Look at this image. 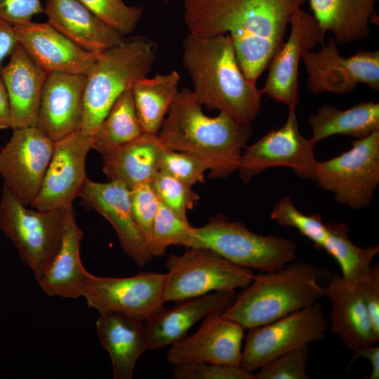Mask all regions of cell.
<instances>
[{"instance_id":"35","label":"cell","mask_w":379,"mask_h":379,"mask_svg":"<svg viewBox=\"0 0 379 379\" xmlns=\"http://www.w3.org/2000/svg\"><path fill=\"white\" fill-rule=\"evenodd\" d=\"M95 16L121 35L134 31L142 15L140 6H128L124 0H79Z\"/></svg>"},{"instance_id":"27","label":"cell","mask_w":379,"mask_h":379,"mask_svg":"<svg viewBox=\"0 0 379 379\" xmlns=\"http://www.w3.org/2000/svg\"><path fill=\"white\" fill-rule=\"evenodd\" d=\"M312 15L322 29L334 36L337 44L366 39L370 23L378 25V0H307Z\"/></svg>"},{"instance_id":"23","label":"cell","mask_w":379,"mask_h":379,"mask_svg":"<svg viewBox=\"0 0 379 379\" xmlns=\"http://www.w3.org/2000/svg\"><path fill=\"white\" fill-rule=\"evenodd\" d=\"M331 304V328L354 352L379 341L370 314L356 288L334 274L326 286Z\"/></svg>"},{"instance_id":"26","label":"cell","mask_w":379,"mask_h":379,"mask_svg":"<svg viewBox=\"0 0 379 379\" xmlns=\"http://www.w3.org/2000/svg\"><path fill=\"white\" fill-rule=\"evenodd\" d=\"M114 379H131L137 361L148 350L145 321L117 312H102L95 323Z\"/></svg>"},{"instance_id":"14","label":"cell","mask_w":379,"mask_h":379,"mask_svg":"<svg viewBox=\"0 0 379 379\" xmlns=\"http://www.w3.org/2000/svg\"><path fill=\"white\" fill-rule=\"evenodd\" d=\"M54 142L36 126L14 129L0 149V175L4 187L23 205L37 197L51 161Z\"/></svg>"},{"instance_id":"20","label":"cell","mask_w":379,"mask_h":379,"mask_svg":"<svg viewBox=\"0 0 379 379\" xmlns=\"http://www.w3.org/2000/svg\"><path fill=\"white\" fill-rule=\"evenodd\" d=\"M85 74H48L42 91L36 127L55 142L79 129Z\"/></svg>"},{"instance_id":"25","label":"cell","mask_w":379,"mask_h":379,"mask_svg":"<svg viewBox=\"0 0 379 379\" xmlns=\"http://www.w3.org/2000/svg\"><path fill=\"white\" fill-rule=\"evenodd\" d=\"M83 231L77 223L72 206L68 208L59 249L50 265L36 281L48 296L78 298L91 273L80 256Z\"/></svg>"},{"instance_id":"47","label":"cell","mask_w":379,"mask_h":379,"mask_svg":"<svg viewBox=\"0 0 379 379\" xmlns=\"http://www.w3.org/2000/svg\"><path fill=\"white\" fill-rule=\"evenodd\" d=\"M0 149H1V147H0Z\"/></svg>"},{"instance_id":"16","label":"cell","mask_w":379,"mask_h":379,"mask_svg":"<svg viewBox=\"0 0 379 379\" xmlns=\"http://www.w3.org/2000/svg\"><path fill=\"white\" fill-rule=\"evenodd\" d=\"M92 149V136L79 129L54 142L39 192L30 206L38 210L72 206L87 179L86 161Z\"/></svg>"},{"instance_id":"7","label":"cell","mask_w":379,"mask_h":379,"mask_svg":"<svg viewBox=\"0 0 379 379\" xmlns=\"http://www.w3.org/2000/svg\"><path fill=\"white\" fill-rule=\"evenodd\" d=\"M70 207L29 209L3 187L0 230L13 242L21 260L31 269L36 281L44 274L59 249L66 214Z\"/></svg>"},{"instance_id":"45","label":"cell","mask_w":379,"mask_h":379,"mask_svg":"<svg viewBox=\"0 0 379 379\" xmlns=\"http://www.w3.org/2000/svg\"><path fill=\"white\" fill-rule=\"evenodd\" d=\"M11 128V110L7 90L0 77V131Z\"/></svg>"},{"instance_id":"40","label":"cell","mask_w":379,"mask_h":379,"mask_svg":"<svg viewBox=\"0 0 379 379\" xmlns=\"http://www.w3.org/2000/svg\"><path fill=\"white\" fill-rule=\"evenodd\" d=\"M131 200L134 218L149 247L160 201L152 182L141 183L131 189Z\"/></svg>"},{"instance_id":"28","label":"cell","mask_w":379,"mask_h":379,"mask_svg":"<svg viewBox=\"0 0 379 379\" xmlns=\"http://www.w3.org/2000/svg\"><path fill=\"white\" fill-rule=\"evenodd\" d=\"M165 147L158 134L144 133L138 139L102 156V171L109 181L128 189L151 182L158 171L160 154Z\"/></svg>"},{"instance_id":"39","label":"cell","mask_w":379,"mask_h":379,"mask_svg":"<svg viewBox=\"0 0 379 379\" xmlns=\"http://www.w3.org/2000/svg\"><path fill=\"white\" fill-rule=\"evenodd\" d=\"M173 366V379H254V374L241 366L192 362Z\"/></svg>"},{"instance_id":"10","label":"cell","mask_w":379,"mask_h":379,"mask_svg":"<svg viewBox=\"0 0 379 379\" xmlns=\"http://www.w3.org/2000/svg\"><path fill=\"white\" fill-rule=\"evenodd\" d=\"M328 320L317 302L269 324L248 329L241 366L253 372L274 359L324 338Z\"/></svg>"},{"instance_id":"22","label":"cell","mask_w":379,"mask_h":379,"mask_svg":"<svg viewBox=\"0 0 379 379\" xmlns=\"http://www.w3.org/2000/svg\"><path fill=\"white\" fill-rule=\"evenodd\" d=\"M47 76L18 43L0 72L9 97L13 130L37 126Z\"/></svg>"},{"instance_id":"12","label":"cell","mask_w":379,"mask_h":379,"mask_svg":"<svg viewBox=\"0 0 379 379\" xmlns=\"http://www.w3.org/2000/svg\"><path fill=\"white\" fill-rule=\"evenodd\" d=\"M166 273L140 272L127 277L91 274L82 292L90 308L146 320L164 307Z\"/></svg>"},{"instance_id":"9","label":"cell","mask_w":379,"mask_h":379,"mask_svg":"<svg viewBox=\"0 0 379 379\" xmlns=\"http://www.w3.org/2000/svg\"><path fill=\"white\" fill-rule=\"evenodd\" d=\"M351 148L330 159L317 161L314 182L335 200L359 210L373 201L379 185V130L355 139Z\"/></svg>"},{"instance_id":"21","label":"cell","mask_w":379,"mask_h":379,"mask_svg":"<svg viewBox=\"0 0 379 379\" xmlns=\"http://www.w3.org/2000/svg\"><path fill=\"white\" fill-rule=\"evenodd\" d=\"M235 291H218L182 300L145 320L148 350L171 345L186 336L197 322L213 313L225 312L234 302Z\"/></svg>"},{"instance_id":"34","label":"cell","mask_w":379,"mask_h":379,"mask_svg":"<svg viewBox=\"0 0 379 379\" xmlns=\"http://www.w3.org/2000/svg\"><path fill=\"white\" fill-rule=\"evenodd\" d=\"M270 218L281 226L297 230L313 243L316 249H323L327 229L321 214H304L295 207L291 196L283 197L275 204Z\"/></svg>"},{"instance_id":"4","label":"cell","mask_w":379,"mask_h":379,"mask_svg":"<svg viewBox=\"0 0 379 379\" xmlns=\"http://www.w3.org/2000/svg\"><path fill=\"white\" fill-rule=\"evenodd\" d=\"M325 270L307 262L255 275L223 314L245 329L262 326L311 306L326 296Z\"/></svg>"},{"instance_id":"31","label":"cell","mask_w":379,"mask_h":379,"mask_svg":"<svg viewBox=\"0 0 379 379\" xmlns=\"http://www.w3.org/2000/svg\"><path fill=\"white\" fill-rule=\"evenodd\" d=\"M144 133L129 88L118 98L93 133V149L103 156L138 139Z\"/></svg>"},{"instance_id":"41","label":"cell","mask_w":379,"mask_h":379,"mask_svg":"<svg viewBox=\"0 0 379 379\" xmlns=\"http://www.w3.org/2000/svg\"><path fill=\"white\" fill-rule=\"evenodd\" d=\"M354 286L361 295L370 314L375 332L379 334V265L372 266L367 275Z\"/></svg>"},{"instance_id":"29","label":"cell","mask_w":379,"mask_h":379,"mask_svg":"<svg viewBox=\"0 0 379 379\" xmlns=\"http://www.w3.org/2000/svg\"><path fill=\"white\" fill-rule=\"evenodd\" d=\"M308 124L312 133L310 139L315 145L335 135L361 139L379 130V103L360 102L346 109L324 104L310 115Z\"/></svg>"},{"instance_id":"15","label":"cell","mask_w":379,"mask_h":379,"mask_svg":"<svg viewBox=\"0 0 379 379\" xmlns=\"http://www.w3.org/2000/svg\"><path fill=\"white\" fill-rule=\"evenodd\" d=\"M288 39L272 59L262 94L288 109H296L299 103L298 71L304 55L325 42L326 33L312 15L301 8L290 23Z\"/></svg>"},{"instance_id":"36","label":"cell","mask_w":379,"mask_h":379,"mask_svg":"<svg viewBox=\"0 0 379 379\" xmlns=\"http://www.w3.org/2000/svg\"><path fill=\"white\" fill-rule=\"evenodd\" d=\"M151 182L160 201L179 217L187 220V210L199 199L192 186L159 171Z\"/></svg>"},{"instance_id":"24","label":"cell","mask_w":379,"mask_h":379,"mask_svg":"<svg viewBox=\"0 0 379 379\" xmlns=\"http://www.w3.org/2000/svg\"><path fill=\"white\" fill-rule=\"evenodd\" d=\"M44 13L53 27L87 51L101 53L124 41L79 0H46Z\"/></svg>"},{"instance_id":"42","label":"cell","mask_w":379,"mask_h":379,"mask_svg":"<svg viewBox=\"0 0 379 379\" xmlns=\"http://www.w3.org/2000/svg\"><path fill=\"white\" fill-rule=\"evenodd\" d=\"M41 13H44V8L40 0H0V19L12 25L31 22Z\"/></svg>"},{"instance_id":"5","label":"cell","mask_w":379,"mask_h":379,"mask_svg":"<svg viewBox=\"0 0 379 379\" xmlns=\"http://www.w3.org/2000/svg\"><path fill=\"white\" fill-rule=\"evenodd\" d=\"M156 55V44L143 37L100 53L86 74L79 130L92 136L118 98L135 80L147 76Z\"/></svg>"},{"instance_id":"19","label":"cell","mask_w":379,"mask_h":379,"mask_svg":"<svg viewBox=\"0 0 379 379\" xmlns=\"http://www.w3.org/2000/svg\"><path fill=\"white\" fill-rule=\"evenodd\" d=\"M13 27L18 42L47 74L86 75L100 53L81 48L48 22L31 21Z\"/></svg>"},{"instance_id":"46","label":"cell","mask_w":379,"mask_h":379,"mask_svg":"<svg viewBox=\"0 0 379 379\" xmlns=\"http://www.w3.org/2000/svg\"><path fill=\"white\" fill-rule=\"evenodd\" d=\"M162 1H164V3L167 4V3H168L169 0H162Z\"/></svg>"},{"instance_id":"6","label":"cell","mask_w":379,"mask_h":379,"mask_svg":"<svg viewBox=\"0 0 379 379\" xmlns=\"http://www.w3.org/2000/svg\"><path fill=\"white\" fill-rule=\"evenodd\" d=\"M191 247L211 249L234 264L262 272L284 267L296 258L298 248L291 239L255 234L223 215L194 227Z\"/></svg>"},{"instance_id":"2","label":"cell","mask_w":379,"mask_h":379,"mask_svg":"<svg viewBox=\"0 0 379 379\" xmlns=\"http://www.w3.org/2000/svg\"><path fill=\"white\" fill-rule=\"evenodd\" d=\"M251 124L225 112L206 115L192 90L178 91L158 136L168 149L191 154L208 166L209 178H225L237 171L243 149L252 135Z\"/></svg>"},{"instance_id":"37","label":"cell","mask_w":379,"mask_h":379,"mask_svg":"<svg viewBox=\"0 0 379 379\" xmlns=\"http://www.w3.org/2000/svg\"><path fill=\"white\" fill-rule=\"evenodd\" d=\"M208 165L202 160L185 152L166 147L161 152L158 171L187 184L190 186L204 181Z\"/></svg>"},{"instance_id":"43","label":"cell","mask_w":379,"mask_h":379,"mask_svg":"<svg viewBox=\"0 0 379 379\" xmlns=\"http://www.w3.org/2000/svg\"><path fill=\"white\" fill-rule=\"evenodd\" d=\"M18 43L13 25L0 19V72L3 60L11 55Z\"/></svg>"},{"instance_id":"1","label":"cell","mask_w":379,"mask_h":379,"mask_svg":"<svg viewBox=\"0 0 379 379\" xmlns=\"http://www.w3.org/2000/svg\"><path fill=\"white\" fill-rule=\"evenodd\" d=\"M189 34H228L244 75L256 83L284 42L295 13L307 0H182Z\"/></svg>"},{"instance_id":"3","label":"cell","mask_w":379,"mask_h":379,"mask_svg":"<svg viewBox=\"0 0 379 379\" xmlns=\"http://www.w3.org/2000/svg\"><path fill=\"white\" fill-rule=\"evenodd\" d=\"M182 60L200 104L251 124L260 111L262 94L244 75L228 34H188L182 41Z\"/></svg>"},{"instance_id":"32","label":"cell","mask_w":379,"mask_h":379,"mask_svg":"<svg viewBox=\"0 0 379 379\" xmlns=\"http://www.w3.org/2000/svg\"><path fill=\"white\" fill-rule=\"evenodd\" d=\"M326 225L327 237L323 249L338 262L343 279L354 286L371 271L379 246L361 248L355 245L350 238V227L345 223L329 222Z\"/></svg>"},{"instance_id":"13","label":"cell","mask_w":379,"mask_h":379,"mask_svg":"<svg viewBox=\"0 0 379 379\" xmlns=\"http://www.w3.org/2000/svg\"><path fill=\"white\" fill-rule=\"evenodd\" d=\"M331 37L321 49L307 52L302 58L307 74V88L314 95L328 92L343 95L359 84L379 91V51L361 50L350 57L340 54Z\"/></svg>"},{"instance_id":"33","label":"cell","mask_w":379,"mask_h":379,"mask_svg":"<svg viewBox=\"0 0 379 379\" xmlns=\"http://www.w3.org/2000/svg\"><path fill=\"white\" fill-rule=\"evenodd\" d=\"M193 228L187 220L181 218L159 201L149 244L151 254L153 257L162 256L172 245L190 248Z\"/></svg>"},{"instance_id":"11","label":"cell","mask_w":379,"mask_h":379,"mask_svg":"<svg viewBox=\"0 0 379 379\" xmlns=\"http://www.w3.org/2000/svg\"><path fill=\"white\" fill-rule=\"evenodd\" d=\"M286 122L246 147L237 171L245 184L269 168L287 167L300 178L314 180L317 161L314 145L300 132L295 109H288Z\"/></svg>"},{"instance_id":"30","label":"cell","mask_w":379,"mask_h":379,"mask_svg":"<svg viewBox=\"0 0 379 379\" xmlns=\"http://www.w3.org/2000/svg\"><path fill=\"white\" fill-rule=\"evenodd\" d=\"M180 76L175 70L143 77L133 84V95L136 114L145 133L157 135L165 116L178 92Z\"/></svg>"},{"instance_id":"17","label":"cell","mask_w":379,"mask_h":379,"mask_svg":"<svg viewBox=\"0 0 379 379\" xmlns=\"http://www.w3.org/2000/svg\"><path fill=\"white\" fill-rule=\"evenodd\" d=\"M88 209L102 215L114 230L125 253L139 267L153 258L133 216L131 190L117 181L98 182L87 178L79 196Z\"/></svg>"},{"instance_id":"18","label":"cell","mask_w":379,"mask_h":379,"mask_svg":"<svg viewBox=\"0 0 379 379\" xmlns=\"http://www.w3.org/2000/svg\"><path fill=\"white\" fill-rule=\"evenodd\" d=\"M244 330L223 313H213L194 333L171 345L167 361L173 366L192 362L241 366Z\"/></svg>"},{"instance_id":"38","label":"cell","mask_w":379,"mask_h":379,"mask_svg":"<svg viewBox=\"0 0 379 379\" xmlns=\"http://www.w3.org/2000/svg\"><path fill=\"white\" fill-rule=\"evenodd\" d=\"M308 346L285 353L258 369L254 379H308Z\"/></svg>"},{"instance_id":"8","label":"cell","mask_w":379,"mask_h":379,"mask_svg":"<svg viewBox=\"0 0 379 379\" xmlns=\"http://www.w3.org/2000/svg\"><path fill=\"white\" fill-rule=\"evenodd\" d=\"M163 300L182 301L218 291L245 288L255 277L251 269L239 266L205 248H187L181 255L171 254Z\"/></svg>"},{"instance_id":"44","label":"cell","mask_w":379,"mask_h":379,"mask_svg":"<svg viewBox=\"0 0 379 379\" xmlns=\"http://www.w3.org/2000/svg\"><path fill=\"white\" fill-rule=\"evenodd\" d=\"M359 358H364L368 360L371 366V373L367 378H379V347L375 345L365 347L354 352L352 361Z\"/></svg>"}]
</instances>
